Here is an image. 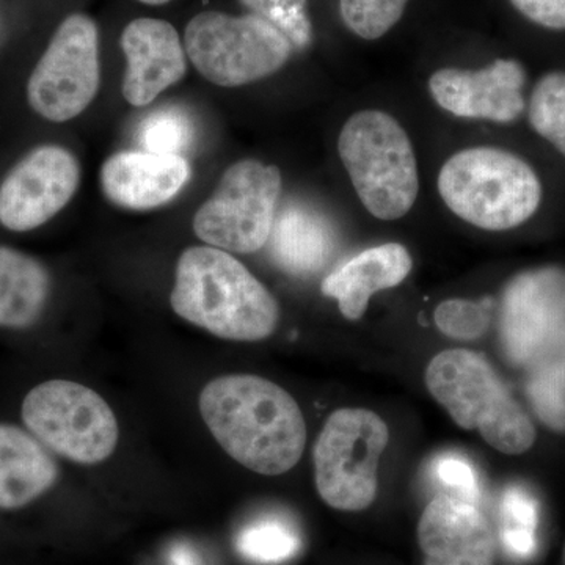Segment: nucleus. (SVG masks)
<instances>
[{
  "instance_id": "a878e982",
  "label": "nucleus",
  "mask_w": 565,
  "mask_h": 565,
  "mask_svg": "<svg viewBox=\"0 0 565 565\" xmlns=\"http://www.w3.org/2000/svg\"><path fill=\"white\" fill-rule=\"evenodd\" d=\"M537 367L530 384V396L539 416L555 429L565 427V356H550Z\"/></svg>"
},
{
  "instance_id": "423d86ee",
  "label": "nucleus",
  "mask_w": 565,
  "mask_h": 565,
  "mask_svg": "<svg viewBox=\"0 0 565 565\" xmlns=\"http://www.w3.org/2000/svg\"><path fill=\"white\" fill-rule=\"evenodd\" d=\"M390 441L384 419L366 408H340L316 440L315 481L323 503L360 512L377 497L379 463Z\"/></svg>"
},
{
  "instance_id": "f3484780",
  "label": "nucleus",
  "mask_w": 565,
  "mask_h": 565,
  "mask_svg": "<svg viewBox=\"0 0 565 565\" xmlns=\"http://www.w3.org/2000/svg\"><path fill=\"white\" fill-rule=\"evenodd\" d=\"M414 262L401 244H384L359 253L323 278L322 294L337 300L341 315L359 321L375 292L401 285Z\"/></svg>"
},
{
  "instance_id": "20e7f679",
  "label": "nucleus",
  "mask_w": 565,
  "mask_h": 565,
  "mask_svg": "<svg viewBox=\"0 0 565 565\" xmlns=\"http://www.w3.org/2000/svg\"><path fill=\"white\" fill-rule=\"evenodd\" d=\"M426 386L457 426L479 430L497 451L519 456L533 448L537 437L533 422L479 353L467 349L437 353L427 364Z\"/></svg>"
},
{
  "instance_id": "f257e3e1",
  "label": "nucleus",
  "mask_w": 565,
  "mask_h": 565,
  "mask_svg": "<svg viewBox=\"0 0 565 565\" xmlns=\"http://www.w3.org/2000/svg\"><path fill=\"white\" fill-rule=\"evenodd\" d=\"M199 405L223 451L248 470L280 476L302 459L307 424L280 385L259 375H222L204 386Z\"/></svg>"
},
{
  "instance_id": "9d476101",
  "label": "nucleus",
  "mask_w": 565,
  "mask_h": 565,
  "mask_svg": "<svg viewBox=\"0 0 565 565\" xmlns=\"http://www.w3.org/2000/svg\"><path fill=\"white\" fill-rule=\"evenodd\" d=\"M99 82L98 28L85 14H71L32 71L28 102L46 120L70 121L90 106Z\"/></svg>"
},
{
  "instance_id": "5701e85b",
  "label": "nucleus",
  "mask_w": 565,
  "mask_h": 565,
  "mask_svg": "<svg viewBox=\"0 0 565 565\" xmlns=\"http://www.w3.org/2000/svg\"><path fill=\"white\" fill-rule=\"evenodd\" d=\"M537 523V504L531 494L519 487L505 490L501 500V541L509 555H533Z\"/></svg>"
},
{
  "instance_id": "9b49d317",
  "label": "nucleus",
  "mask_w": 565,
  "mask_h": 565,
  "mask_svg": "<svg viewBox=\"0 0 565 565\" xmlns=\"http://www.w3.org/2000/svg\"><path fill=\"white\" fill-rule=\"evenodd\" d=\"M501 341L516 363L565 352V270L542 267L516 275L501 302Z\"/></svg>"
},
{
  "instance_id": "7ed1b4c3",
  "label": "nucleus",
  "mask_w": 565,
  "mask_h": 565,
  "mask_svg": "<svg viewBox=\"0 0 565 565\" xmlns=\"http://www.w3.org/2000/svg\"><path fill=\"white\" fill-rule=\"evenodd\" d=\"M438 192L457 217L486 232H509L533 221L545 196L531 162L493 147L449 158L438 174Z\"/></svg>"
},
{
  "instance_id": "6e6552de",
  "label": "nucleus",
  "mask_w": 565,
  "mask_h": 565,
  "mask_svg": "<svg viewBox=\"0 0 565 565\" xmlns=\"http://www.w3.org/2000/svg\"><path fill=\"white\" fill-rule=\"evenodd\" d=\"M21 414L41 444L71 462L102 463L114 455L120 438L109 404L77 382H43L25 396Z\"/></svg>"
},
{
  "instance_id": "412c9836",
  "label": "nucleus",
  "mask_w": 565,
  "mask_h": 565,
  "mask_svg": "<svg viewBox=\"0 0 565 565\" xmlns=\"http://www.w3.org/2000/svg\"><path fill=\"white\" fill-rule=\"evenodd\" d=\"M236 550L255 564H280L302 550V535L291 520L264 515L245 525L236 535Z\"/></svg>"
},
{
  "instance_id": "6ab92c4d",
  "label": "nucleus",
  "mask_w": 565,
  "mask_h": 565,
  "mask_svg": "<svg viewBox=\"0 0 565 565\" xmlns=\"http://www.w3.org/2000/svg\"><path fill=\"white\" fill-rule=\"evenodd\" d=\"M270 253L286 273H318L333 253L332 228L318 212L305 207H286L275 217L269 237Z\"/></svg>"
},
{
  "instance_id": "7c9ffc66",
  "label": "nucleus",
  "mask_w": 565,
  "mask_h": 565,
  "mask_svg": "<svg viewBox=\"0 0 565 565\" xmlns=\"http://www.w3.org/2000/svg\"><path fill=\"white\" fill-rule=\"evenodd\" d=\"M169 565H206L199 550L185 542H178L169 553Z\"/></svg>"
},
{
  "instance_id": "39448f33",
  "label": "nucleus",
  "mask_w": 565,
  "mask_h": 565,
  "mask_svg": "<svg viewBox=\"0 0 565 565\" xmlns=\"http://www.w3.org/2000/svg\"><path fill=\"white\" fill-rule=\"evenodd\" d=\"M360 202L381 221H397L418 196V167L407 132L392 115L362 110L352 115L338 139Z\"/></svg>"
},
{
  "instance_id": "cd10ccee",
  "label": "nucleus",
  "mask_w": 565,
  "mask_h": 565,
  "mask_svg": "<svg viewBox=\"0 0 565 565\" xmlns=\"http://www.w3.org/2000/svg\"><path fill=\"white\" fill-rule=\"evenodd\" d=\"M490 308H492L490 299L481 302L462 299L445 300L435 310V326L446 337L455 340H478L489 329Z\"/></svg>"
},
{
  "instance_id": "aec40b11",
  "label": "nucleus",
  "mask_w": 565,
  "mask_h": 565,
  "mask_svg": "<svg viewBox=\"0 0 565 565\" xmlns=\"http://www.w3.org/2000/svg\"><path fill=\"white\" fill-rule=\"evenodd\" d=\"M51 294L46 267L10 247H0V327L28 329L39 321Z\"/></svg>"
},
{
  "instance_id": "ddd939ff",
  "label": "nucleus",
  "mask_w": 565,
  "mask_h": 565,
  "mask_svg": "<svg viewBox=\"0 0 565 565\" xmlns=\"http://www.w3.org/2000/svg\"><path fill=\"white\" fill-rule=\"evenodd\" d=\"M527 74L515 58H498L481 70L445 68L433 74L430 95L438 106L462 118L511 125L526 115Z\"/></svg>"
},
{
  "instance_id": "f03ea898",
  "label": "nucleus",
  "mask_w": 565,
  "mask_h": 565,
  "mask_svg": "<svg viewBox=\"0 0 565 565\" xmlns=\"http://www.w3.org/2000/svg\"><path fill=\"white\" fill-rule=\"evenodd\" d=\"M170 303L184 321L243 343L266 340L280 319L269 289L233 255L211 245L182 252Z\"/></svg>"
},
{
  "instance_id": "0eeeda50",
  "label": "nucleus",
  "mask_w": 565,
  "mask_h": 565,
  "mask_svg": "<svg viewBox=\"0 0 565 565\" xmlns=\"http://www.w3.org/2000/svg\"><path fill=\"white\" fill-rule=\"evenodd\" d=\"M184 43L193 66L221 87H241L277 73L292 51L291 41L252 13L203 11L185 28Z\"/></svg>"
},
{
  "instance_id": "a211bd4d",
  "label": "nucleus",
  "mask_w": 565,
  "mask_h": 565,
  "mask_svg": "<svg viewBox=\"0 0 565 565\" xmlns=\"http://www.w3.org/2000/svg\"><path fill=\"white\" fill-rule=\"evenodd\" d=\"M57 462L33 434L0 424V509L25 508L58 481Z\"/></svg>"
},
{
  "instance_id": "2f4dec72",
  "label": "nucleus",
  "mask_w": 565,
  "mask_h": 565,
  "mask_svg": "<svg viewBox=\"0 0 565 565\" xmlns=\"http://www.w3.org/2000/svg\"><path fill=\"white\" fill-rule=\"evenodd\" d=\"M140 2L148 3V6H162V3L170 2V0H140Z\"/></svg>"
},
{
  "instance_id": "393cba45",
  "label": "nucleus",
  "mask_w": 565,
  "mask_h": 565,
  "mask_svg": "<svg viewBox=\"0 0 565 565\" xmlns=\"http://www.w3.org/2000/svg\"><path fill=\"white\" fill-rule=\"evenodd\" d=\"M408 0H340L344 24L364 40H377L403 18Z\"/></svg>"
},
{
  "instance_id": "1a4fd4ad",
  "label": "nucleus",
  "mask_w": 565,
  "mask_h": 565,
  "mask_svg": "<svg viewBox=\"0 0 565 565\" xmlns=\"http://www.w3.org/2000/svg\"><path fill=\"white\" fill-rule=\"evenodd\" d=\"M280 193L277 167L256 159L233 163L196 211L193 232L203 243L228 253L262 250L273 233Z\"/></svg>"
},
{
  "instance_id": "4be33fe9",
  "label": "nucleus",
  "mask_w": 565,
  "mask_h": 565,
  "mask_svg": "<svg viewBox=\"0 0 565 565\" xmlns=\"http://www.w3.org/2000/svg\"><path fill=\"white\" fill-rule=\"evenodd\" d=\"M527 125L565 161V71L542 74L527 96Z\"/></svg>"
},
{
  "instance_id": "4468645a",
  "label": "nucleus",
  "mask_w": 565,
  "mask_h": 565,
  "mask_svg": "<svg viewBox=\"0 0 565 565\" xmlns=\"http://www.w3.org/2000/svg\"><path fill=\"white\" fill-rule=\"evenodd\" d=\"M424 565H493L494 539L479 505L444 492L424 509L418 523Z\"/></svg>"
},
{
  "instance_id": "dca6fc26",
  "label": "nucleus",
  "mask_w": 565,
  "mask_h": 565,
  "mask_svg": "<svg viewBox=\"0 0 565 565\" xmlns=\"http://www.w3.org/2000/svg\"><path fill=\"white\" fill-rule=\"evenodd\" d=\"M191 177L185 156L122 151L103 163L99 180L104 195L115 206L148 211L177 199Z\"/></svg>"
},
{
  "instance_id": "bb28decb",
  "label": "nucleus",
  "mask_w": 565,
  "mask_h": 565,
  "mask_svg": "<svg viewBox=\"0 0 565 565\" xmlns=\"http://www.w3.org/2000/svg\"><path fill=\"white\" fill-rule=\"evenodd\" d=\"M252 14L273 24L292 46L307 47L313 36L307 0H243Z\"/></svg>"
},
{
  "instance_id": "b1692460",
  "label": "nucleus",
  "mask_w": 565,
  "mask_h": 565,
  "mask_svg": "<svg viewBox=\"0 0 565 565\" xmlns=\"http://www.w3.org/2000/svg\"><path fill=\"white\" fill-rule=\"evenodd\" d=\"M137 137L143 151L184 156L193 140V126L185 111L172 107L148 115Z\"/></svg>"
},
{
  "instance_id": "473e14b6",
  "label": "nucleus",
  "mask_w": 565,
  "mask_h": 565,
  "mask_svg": "<svg viewBox=\"0 0 565 565\" xmlns=\"http://www.w3.org/2000/svg\"><path fill=\"white\" fill-rule=\"evenodd\" d=\"M564 559H565V556H564Z\"/></svg>"
},
{
  "instance_id": "f8f14e48",
  "label": "nucleus",
  "mask_w": 565,
  "mask_h": 565,
  "mask_svg": "<svg viewBox=\"0 0 565 565\" xmlns=\"http://www.w3.org/2000/svg\"><path fill=\"white\" fill-rule=\"evenodd\" d=\"M79 182L73 152L58 145L35 148L0 184V225L17 233L40 228L71 202Z\"/></svg>"
},
{
  "instance_id": "c85d7f7f",
  "label": "nucleus",
  "mask_w": 565,
  "mask_h": 565,
  "mask_svg": "<svg viewBox=\"0 0 565 565\" xmlns=\"http://www.w3.org/2000/svg\"><path fill=\"white\" fill-rule=\"evenodd\" d=\"M434 475L444 487L446 494L465 503L479 505L481 489L473 465L462 456L445 455L434 463Z\"/></svg>"
},
{
  "instance_id": "2eb2a0df",
  "label": "nucleus",
  "mask_w": 565,
  "mask_h": 565,
  "mask_svg": "<svg viewBox=\"0 0 565 565\" xmlns=\"http://www.w3.org/2000/svg\"><path fill=\"white\" fill-rule=\"evenodd\" d=\"M121 47L128 58L121 93L131 106H148L188 71L184 46L170 22L152 18L129 22Z\"/></svg>"
},
{
  "instance_id": "c756f323",
  "label": "nucleus",
  "mask_w": 565,
  "mask_h": 565,
  "mask_svg": "<svg viewBox=\"0 0 565 565\" xmlns=\"http://www.w3.org/2000/svg\"><path fill=\"white\" fill-rule=\"evenodd\" d=\"M527 21L548 31H565V0H511Z\"/></svg>"
}]
</instances>
